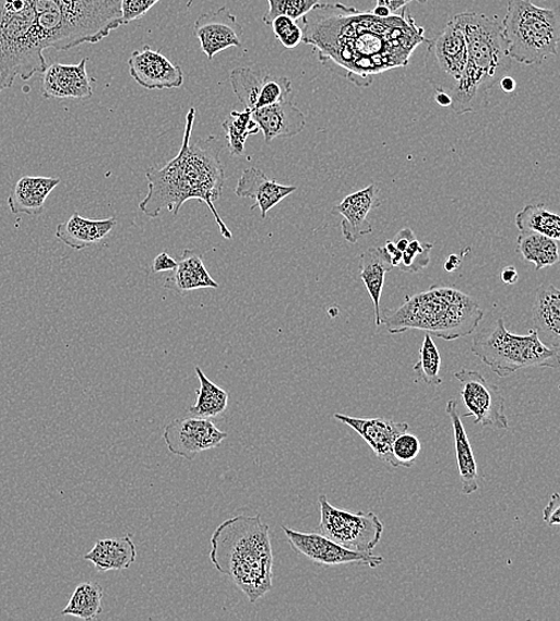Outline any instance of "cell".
Masks as SVG:
<instances>
[{
    "label": "cell",
    "instance_id": "29",
    "mask_svg": "<svg viewBox=\"0 0 560 621\" xmlns=\"http://www.w3.org/2000/svg\"><path fill=\"white\" fill-rule=\"evenodd\" d=\"M516 252L522 259L536 265L537 272L552 267L559 262L558 240L536 232H520Z\"/></svg>",
    "mask_w": 560,
    "mask_h": 621
},
{
    "label": "cell",
    "instance_id": "1",
    "mask_svg": "<svg viewBox=\"0 0 560 621\" xmlns=\"http://www.w3.org/2000/svg\"><path fill=\"white\" fill-rule=\"evenodd\" d=\"M331 16L341 25L337 29L324 15L318 4L307 16H303L302 29H311L329 35L339 36L337 41H323L313 45L320 52L321 61L331 55L327 60H334L338 65L349 71L348 79L368 80L376 73H380L397 67H405L414 49L426 41L424 28H417L414 19H406L405 11L402 15H392L388 19L376 17L369 14L356 12V23L359 29L354 31L346 7H342L347 21H339L334 5H327Z\"/></svg>",
    "mask_w": 560,
    "mask_h": 621
},
{
    "label": "cell",
    "instance_id": "19",
    "mask_svg": "<svg viewBox=\"0 0 560 621\" xmlns=\"http://www.w3.org/2000/svg\"><path fill=\"white\" fill-rule=\"evenodd\" d=\"M334 417L355 430L376 453L377 458L392 464V445L401 434L407 432L409 425L386 420V418H359L342 414Z\"/></svg>",
    "mask_w": 560,
    "mask_h": 621
},
{
    "label": "cell",
    "instance_id": "18",
    "mask_svg": "<svg viewBox=\"0 0 560 621\" xmlns=\"http://www.w3.org/2000/svg\"><path fill=\"white\" fill-rule=\"evenodd\" d=\"M379 189L376 183L359 192L348 195L333 210L342 217L341 230L350 244H356L364 236L373 232V226L367 220L368 214L381 206L378 199Z\"/></svg>",
    "mask_w": 560,
    "mask_h": 621
},
{
    "label": "cell",
    "instance_id": "39",
    "mask_svg": "<svg viewBox=\"0 0 560 621\" xmlns=\"http://www.w3.org/2000/svg\"><path fill=\"white\" fill-rule=\"evenodd\" d=\"M432 248L434 246L431 243H421L417 238H414L402 252L403 258L398 268L404 273H418L426 270L430 263Z\"/></svg>",
    "mask_w": 560,
    "mask_h": 621
},
{
    "label": "cell",
    "instance_id": "48",
    "mask_svg": "<svg viewBox=\"0 0 560 621\" xmlns=\"http://www.w3.org/2000/svg\"><path fill=\"white\" fill-rule=\"evenodd\" d=\"M371 14L376 17H380V19H388L390 16H392L390 14V10L386 7L383 5H377L373 11L371 12Z\"/></svg>",
    "mask_w": 560,
    "mask_h": 621
},
{
    "label": "cell",
    "instance_id": "5",
    "mask_svg": "<svg viewBox=\"0 0 560 621\" xmlns=\"http://www.w3.org/2000/svg\"><path fill=\"white\" fill-rule=\"evenodd\" d=\"M482 319L475 299L449 286H431L406 298L401 308L381 312V324L390 334L422 331L445 341L474 334Z\"/></svg>",
    "mask_w": 560,
    "mask_h": 621
},
{
    "label": "cell",
    "instance_id": "35",
    "mask_svg": "<svg viewBox=\"0 0 560 621\" xmlns=\"http://www.w3.org/2000/svg\"><path fill=\"white\" fill-rule=\"evenodd\" d=\"M441 371V357L440 351L432 341L431 335H425L421 350H419V360L414 366V372L419 380L430 386H440L442 384Z\"/></svg>",
    "mask_w": 560,
    "mask_h": 621
},
{
    "label": "cell",
    "instance_id": "49",
    "mask_svg": "<svg viewBox=\"0 0 560 621\" xmlns=\"http://www.w3.org/2000/svg\"><path fill=\"white\" fill-rule=\"evenodd\" d=\"M444 270L448 272H454L455 270H457L456 265L453 264L452 262L448 261L444 263L443 265Z\"/></svg>",
    "mask_w": 560,
    "mask_h": 621
},
{
    "label": "cell",
    "instance_id": "8",
    "mask_svg": "<svg viewBox=\"0 0 560 621\" xmlns=\"http://www.w3.org/2000/svg\"><path fill=\"white\" fill-rule=\"evenodd\" d=\"M470 350L501 378L526 369L559 367V348L545 345L536 329H532L527 335L509 332L503 319L478 333Z\"/></svg>",
    "mask_w": 560,
    "mask_h": 621
},
{
    "label": "cell",
    "instance_id": "43",
    "mask_svg": "<svg viewBox=\"0 0 560 621\" xmlns=\"http://www.w3.org/2000/svg\"><path fill=\"white\" fill-rule=\"evenodd\" d=\"M177 263L168 252H162L152 263V271L155 273L172 272L177 267Z\"/></svg>",
    "mask_w": 560,
    "mask_h": 621
},
{
    "label": "cell",
    "instance_id": "20",
    "mask_svg": "<svg viewBox=\"0 0 560 621\" xmlns=\"http://www.w3.org/2000/svg\"><path fill=\"white\" fill-rule=\"evenodd\" d=\"M252 118L258 122L265 144H271L276 138L296 136L307 127L303 112L288 98L252 111Z\"/></svg>",
    "mask_w": 560,
    "mask_h": 621
},
{
    "label": "cell",
    "instance_id": "46",
    "mask_svg": "<svg viewBox=\"0 0 560 621\" xmlns=\"http://www.w3.org/2000/svg\"><path fill=\"white\" fill-rule=\"evenodd\" d=\"M502 91L507 94H512L515 92L516 88V81L512 77H508V75H504V77L499 82Z\"/></svg>",
    "mask_w": 560,
    "mask_h": 621
},
{
    "label": "cell",
    "instance_id": "7",
    "mask_svg": "<svg viewBox=\"0 0 560 621\" xmlns=\"http://www.w3.org/2000/svg\"><path fill=\"white\" fill-rule=\"evenodd\" d=\"M46 69L33 0H0V94Z\"/></svg>",
    "mask_w": 560,
    "mask_h": 621
},
{
    "label": "cell",
    "instance_id": "26",
    "mask_svg": "<svg viewBox=\"0 0 560 621\" xmlns=\"http://www.w3.org/2000/svg\"><path fill=\"white\" fill-rule=\"evenodd\" d=\"M118 224L116 218L92 220L74 213L72 217L57 227L56 237L63 244L74 250L98 244Z\"/></svg>",
    "mask_w": 560,
    "mask_h": 621
},
{
    "label": "cell",
    "instance_id": "30",
    "mask_svg": "<svg viewBox=\"0 0 560 621\" xmlns=\"http://www.w3.org/2000/svg\"><path fill=\"white\" fill-rule=\"evenodd\" d=\"M195 372L200 380L198 398L193 407L188 413L193 417L212 418L222 415L227 409L228 394L225 390L215 385L205 373L195 367Z\"/></svg>",
    "mask_w": 560,
    "mask_h": 621
},
{
    "label": "cell",
    "instance_id": "25",
    "mask_svg": "<svg viewBox=\"0 0 560 621\" xmlns=\"http://www.w3.org/2000/svg\"><path fill=\"white\" fill-rule=\"evenodd\" d=\"M177 267L170 272L164 288L176 291L184 296L189 291L200 288H219V284L213 280L203 264L202 255L199 251L186 249Z\"/></svg>",
    "mask_w": 560,
    "mask_h": 621
},
{
    "label": "cell",
    "instance_id": "10",
    "mask_svg": "<svg viewBox=\"0 0 560 621\" xmlns=\"http://www.w3.org/2000/svg\"><path fill=\"white\" fill-rule=\"evenodd\" d=\"M321 523L318 534L352 551L372 552L384 534V524L374 513H350L320 497Z\"/></svg>",
    "mask_w": 560,
    "mask_h": 621
},
{
    "label": "cell",
    "instance_id": "31",
    "mask_svg": "<svg viewBox=\"0 0 560 621\" xmlns=\"http://www.w3.org/2000/svg\"><path fill=\"white\" fill-rule=\"evenodd\" d=\"M520 232H536L555 240L560 239L559 215L545 208L544 204L527 205L515 217Z\"/></svg>",
    "mask_w": 560,
    "mask_h": 621
},
{
    "label": "cell",
    "instance_id": "28",
    "mask_svg": "<svg viewBox=\"0 0 560 621\" xmlns=\"http://www.w3.org/2000/svg\"><path fill=\"white\" fill-rule=\"evenodd\" d=\"M360 277L369 297L374 303L376 325H381L380 300L383 296L385 277L393 270L391 258L385 248H369L360 256Z\"/></svg>",
    "mask_w": 560,
    "mask_h": 621
},
{
    "label": "cell",
    "instance_id": "22",
    "mask_svg": "<svg viewBox=\"0 0 560 621\" xmlns=\"http://www.w3.org/2000/svg\"><path fill=\"white\" fill-rule=\"evenodd\" d=\"M445 414L449 415L453 427L454 452L457 471H460L462 492L464 495H473L478 490V466L473 446L464 428L462 416L457 411L456 399H450L445 405Z\"/></svg>",
    "mask_w": 560,
    "mask_h": 621
},
{
    "label": "cell",
    "instance_id": "33",
    "mask_svg": "<svg viewBox=\"0 0 560 621\" xmlns=\"http://www.w3.org/2000/svg\"><path fill=\"white\" fill-rule=\"evenodd\" d=\"M222 126L226 133L228 150L235 157L243 156L247 139L250 135L259 134L261 131L258 122L252 118V111L249 109L233 111L231 116Z\"/></svg>",
    "mask_w": 560,
    "mask_h": 621
},
{
    "label": "cell",
    "instance_id": "21",
    "mask_svg": "<svg viewBox=\"0 0 560 621\" xmlns=\"http://www.w3.org/2000/svg\"><path fill=\"white\" fill-rule=\"evenodd\" d=\"M295 192H297V187L279 184L277 181L269 179L258 168L245 170L236 187V195L238 198H248L257 202V204L251 206V211L259 207L262 219H265L266 214L278 205L279 202Z\"/></svg>",
    "mask_w": 560,
    "mask_h": 621
},
{
    "label": "cell",
    "instance_id": "24",
    "mask_svg": "<svg viewBox=\"0 0 560 621\" xmlns=\"http://www.w3.org/2000/svg\"><path fill=\"white\" fill-rule=\"evenodd\" d=\"M532 320L544 344L559 348L560 290L553 285H541L532 307Z\"/></svg>",
    "mask_w": 560,
    "mask_h": 621
},
{
    "label": "cell",
    "instance_id": "13",
    "mask_svg": "<svg viewBox=\"0 0 560 621\" xmlns=\"http://www.w3.org/2000/svg\"><path fill=\"white\" fill-rule=\"evenodd\" d=\"M208 418H178L164 429L163 439L170 453L193 461L202 452L219 447L227 438Z\"/></svg>",
    "mask_w": 560,
    "mask_h": 621
},
{
    "label": "cell",
    "instance_id": "14",
    "mask_svg": "<svg viewBox=\"0 0 560 621\" xmlns=\"http://www.w3.org/2000/svg\"><path fill=\"white\" fill-rule=\"evenodd\" d=\"M293 550L310 561L327 566L361 564L378 568L384 563L381 556L371 552L352 551L320 534H302L286 526L283 527Z\"/></svg>",
    "mask_w": 560,
    "mask_h": 621
},
{
    "label": "cell",
    "instance_id": "38",
    "mask_svg": "<svg viewBox=\"0 0 560 621\" xmlns=\"http://www.w3.org/2000/svg\"><path fill=\"white\" fill-rule=\"evenodd\" d=\"M421 441L407 432L394 440L392 445V467H413L421 453Z\"/></svg>",
    "mask_w": 560,
    "mask_h": 621
},
{
    "label": "cell",
    "instance_id": "50",
    "mask_svg": "<svg viewBox=\"0 0 560 621\" xmlns=\"http://www.w3.org/2000/svg\"><path fill=\"white\" fill-rule=\"evenodd\" d=\"M449 261L452 262L453 264H455L457 268H460V265H461V260H460V259H457L456 256L452 255Z\"/></svg>",
    "mask_w": 560,
    "mask_h": 621
},
{
    "label": "cell",
    "instance_id": "4",
    "mask_svg": "<svg viewBox=\"0 0 560 621\" xmlns=\"http://www.w3.org/2000/svg\"><path fill=\"white\" fill-rule=\"evenodd\" d=\"M464 34L467 59L463 77L451 94L456 116L475 112L488 105L491 87L512 69L502 21L478 12H462L453 17Z\"/></svg>",
    "mask_w": 560,
    "mask_h": 621
},
{
    "label": "cell",
    "instance_id": "3",
    "mask_svg": "<svg viewBox=\"0 0 560 621\" xmlns=\"http://www.w3.org/2000/svg\"><path fill=\"white\" fill-rule=\"evenodd\" d=\"M210 559L218 572L230 577L258 602L273 588L274 556L270 526L261 516L239 515L226 520L211 538Z\"/></svg>",
    "mask_w": 560,
    "mask_h": 621
},
{
    "label": "cell",
    "instance_id": "15",
    "mask_svg": "<svg viewBox=\"0 0 560 621\" xmlns=\"http://www.w3.org/2000/svg\"><path fill=\"white\" fill-rule=\"evenodd\" d=\"M127 63L131 77L147 91L177 88L184 83L182 68L150 46L134 50Z\"/></svg>",
    "mask_w": 560,
    "mask_h": 621
},
{
    "label": "cell",
    "instance_id": "41",
    "mask_svg": "<svg viewBox=\"0 0 560 621\" xmlns=\"http://www.w3.org/2000/svg\"><path fill=\"white\" fill-rule=\"evenodd\" d=\"M160 0H121V24L144 17Z\"/></svg>",
    "mask_w": 560,
    "mask_h": 621
},
{
    "label": "cell",
    "instance_id": "34",
    "mask_svg": "<svg viewBox=\"0 0 560 621\" xmlns=\"http://www.w3.org/2000/svg\"><path fill=\"white\" fill-rule=\"evenodd\" d=\"M265 77L263 71L238 68L231 72V84L239 103L253 111L258 104L260 88Z\"/></svg>",
    "mask_w": 560,
    "mask_h": 621
},
{
    "label": "cell",
    "instance_id": "40",
    "mask_svg": "<svg viewBox=\"0 0 560 621\" xmlns=\"http://www.w3.org/2000/svg\"><path fill=\"white\" fill-rule=\"evenodd\" d=\"M277 41L287 49H295L302 43V28L297 21L278 16L271 23Z\"/></svg>",
    "mask_w": 560,
    "mask_h": 621
},
{
    "label": "cell",
    "instance_id": "12",
    "mask_svg": "<svg viewBox=\"0 0 560 621\" xmlns=\"http://www.w3.org/2000/svg\"><path fill=\"white\" fill-rule=\"evenodd\" d=\"M454 377L462 384L461 395L468 410L462 417H475V425L496 429H509L504 413V398L498 385L488 382L477 371L462 369Z\"/></svg>",
    "mask_w": 560,
    "mask_h": 621
},
{
    "label": "cell",
    "instance_id": "44",
    "mask_svg": "<svg viewBox=\"0 0 560 621\" xmlns=\"http://www.w3.org/2000/svg\"><path fill=\"white\" fill-rule=\"evenodd\" d=\"M417 2L418 4H427L428 0H377V5L386 7L391 15H397L398 11L404 10L407 4Z\"/></svg>",
    "mask_w": 560,
    "mask_h": 621
},
{
    "label": "cell",
    "instance_id": "16",
    "mask_svg": "<svg viewBox=\"0 0 560 621\" xmlns=\"http://www.w3.org/2000/svg\"><path fill=\"white\" fill-rule=\"evenodd\" d=\"M195 35L202 52L212 60L231 47L243 46L245 29L228 8L202 14L195 22Z\"/></svg>",
    "mask_w": 560,
    "mask_h": 621
},
{
    "label": "cell",
    "instance_id": "37",
    "mask_svg": "<svg viewBox=\"0 0 560 621\" xmlns=\"http://www.w3.org/2000/svg\"><path fill=\"white\" fill-rule=\"evenodd\" d=\"M291 94V82L287 77H276V75L265 74L260 88L258 104L254 110L270 107L287 99Z\"/></svg>",
    "mask_w": 560,
    "mask_h": 621
},
{
    "label": "cell",
    "instance_id": "11",
    "mask_svg": "<svg viewBox=\"0 0 560 621\" xmlns=\"http://www.w3.org/2000/svg\"><path fill=\"white\" fill-rule=\"evenodd\" d=\"M426 70L428 82L450 96L460 84L467 59L464 34L453 19L436 39L428 40Z\"/></svg>",
    "mask_w": 560,
    "mask_h": 621
},
{
    "label": "cell",
    "instance_id": "23",
    "mask_svg": "<svg viewBox=\"0 0 560 621\" xmlns=\"http://www.w3.org/2000/svg\"><path fill=\"white\" fill-rule=\"evenodd\" d=\"M53 177L23 176L8 198L12 214H28L36 217L45 211V202L50 193L60 184Z\"/></svg>",
    "mask_w": 560,
    "mask_h": 621
},
{
    "label": "cell",
    "instance_id": "9",
    "mask_svg": "<svg viewBox=\"0 0 560 621\" xmlns=\"http://www.w3.org/2000/svg\"><path fill=\"white\" fill-rule=\"evenodd\" d=\"M502 25L508 56L513 61L540 65L547 58L558 56V10L537 7L531 0H509Z\"/></svg>",
    "mask_w": 560,
    "mask_h": 621
},
{
    "label": "cell",
    "instance_id": "42",
    "mask_svg": "<svg viewBox=\"0 0 560 621\" xmlns=\"http://www.w3.org/2000/svg\"><path fill=\"white\" fill-rule=\"evenodd\" d=\"M559 510H560V497L558 492H555L543 512L544 522L551 527L559 526L560 525Z\"/></svg>",
    "mask_w": 560,
    "mask_h": 621
},
{
    "label": "cell",
    "instance_id": "17",
    "mask_svg": "<svg viewBox=\"0 0 560 621\" xmlns=\"http://www.w3.org/2000/svg\"><path fill=\"white\" fill-rule=\"evenodd\" d=\"M87 58L79 63L56 62L47 67L44 72L43 93L47 98L58 99H87L92 98L94 91L91 77H88L86 65Z\"/></svg>",
    "mask_w": 560,
    "mask_h": 621
},
{
    "label": "cell",
    "instance_id": "47",
    "mask_svg": "<svg viewBox=\"0 0 560 621\" xmlns=\"http://www.w3.org/2000/svg\"><path fill=\"white\" fill-rule=\"evenodd\" d=\"M436 100L440 107L444 108L452 106V97L448 93H444L442 91H437Z\"/></svg>",
    "mask_w": 560,
    "mask_h": 621
},
{
    "label": "cell",
    "instance_id": "32",
    "mask_svg": "<svg viewBox=\"0 0 560 621\" xmlns=\"http://www.w3.org/2000/svg\"><path fill=\"white\" fill-rule=\"evenodd\" d=\"M104 589L95 582H85L75 588L69 605L63 608L62 616L78 617L83 620H95L102 613Z\"/></svg>",
    "mask_w": 560,
    "mask_h": 621
},
{
    "label": "cell",
    "instance_id": "6",
    "mask_svg": "<svg viewBox=\"0 0 560 621\" xmlns=\"http://www.w3.org/2000/svg\"><path fill=\"white\" fill-rule=\"evenodd\" d=\"M33 5L45 50L97 44L122 27L121 0H33Z\"/></svg>",
    "mask_w": 560,
    "mask_h": 621
},
{
    "label": "cell",
    "instance_id": "27",
    "mask_svg": "<svg viewBox=\"0 0 560 621\" xmlns=\"http://www.w3.org/2000/svg\"><path fill=\"white\" fill-rule=\"evenodd\" d=\"M84 560L92 562L99 573L112 570L120 572L130 569L135 562L136 547L130 535L118 539L98 540L94 549L84 556Z\"/></svg>",
    "mask_w": 560,
    "mask_h": 621
},
{
    "label": "cell",
    "instance_id": "45",
    "mask_svg": "<svg viewBox=\"0 0 560 621\" xmlns=\"http://www.w3.org/2000/svg\"><path fill=\"white\" fill-rule=\"evenodd\" d=\"M501 278L505 285H515L519 280V273L514 265H508L501 273Z\"/></svg>",
    "mask_w": 560,
    "mask_h": 621
},
{
    "label": "cell",
    "instance_id": "2",
    "mask_svg": "<svg viewBox=\"0 0 560 621\" xmlns=\"http://www.w3.org/2000/svg\"><path fill=\"white\" fill-rule=\"evenodd\" d=\"M195 112L194 107L188 111L183 143L177 157L160 170L147 169L148 194L140 202L139 208L148 218L156 219L164 211L177 215L187 201L196 199L208 206L223 237L233 239V234L214 206V202L222 196L225 182L219 157L222 146L213 136L206 142L190 144Z\"/></svg>",
    "mask_w": 560,
    "mask_h": 621
},
{
    "label": "cell",
    "instance_id": "36",
    "mask_svg": "<svg viewBox=\"0 0 560 621\" xmlns=\"http://www.w3.org/2000/svg\"><path fill=\"white\" fill-rule=\"evenodd\" d=\"M322 0H269L270 9L263 16V22L271 25L278 16L298 21L307 16Z\"/></svg>",
    "mask_w": 560,
    "mask_h": 621
}]
</instances>
